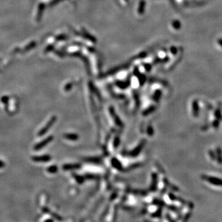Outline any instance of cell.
<instances>
[{"mask_svg": "<svg viewBox=\"0 0 222 222\" xmlns=\"http://www.w3.org/2000/svg\"><path fill=\"white\" fill-rule=\"evenodd\" d=\"M202 178L204 180L208 181L209 183L215 186H222V179L217 178V177L207 176V175H202Z\"/></svg>", "mask_w": 222, "mask_h": 222, "instance_id": "cell-1", "label": "cell"}, {"mask_svg": "<svg viewBox=\"0 0 222 222\" xmlns=\"http://www.w3.org/2000/svg\"><path fill=\"white\" fill-rule=\"evenodd\" d=\"M56 120H57L56 117L52 116V117L51 118V119L49 120L48 121V123L46 124V125L44 127H43V128H42L40 131H39L38 136H41L44 135L45 134H46V133H47V131H48L49 129H50L51 127L52 126L54 125V123L56 122Z\"/></svg>", "mask_w": 222, "mask_h": 222, "instance_id": "cell-2", "label": "cell"}, {"mask_svg": "<svg viewBox=\"0 0 222 222\" xmlns=\"http://www.w3.org/2000/svg\"><path fill=\"white\" fill-rule=\"evenodd\" d=\"M146 140L145 139H142V140L139 142V144L136 147L135 149H134L133 151H131V152L129 153V155L131 157H136L139 155V153L141 152V151H142V148H144L145 145H146Z\"/></svg>", "mask_w": 222, "mask_h": 222, "instance_id": "cell-3", "label": "cell"}, {"mask_svg": "<svg viewBox=\"0 0 222 222\" xmlns=\"http://www.w3.org/2000/svg\"><path fill=\"white\" fill-rule=\"evenodd\" d=\"M53 139V136H49L48 137L46 138V139H43V141H41V142H38V144L35 145L34 146V150L35 151H39V150L41 149L42 148H44L45 146H46V145H48L49 142H51Z\"/></svg>", "mask_w": 222, "mask_h": 222, "instance_id": "cell-4", "label": "cell"}, {"mask_svg": "<svg viewBox=\"0 0 222 222\" xmlns=\"http://www.w3.org/2000/svg\"><path fill=\"white\" fill-rule=\"evenodd\" d=\"M33 161L35 162H46L51 159V157L49 155H43L40 156H34L31 158Z\"/></svg>", "mask_w": 222, "mask_h": 222, "instance_id": "cell-5", "label": "cell"}, {"mask_svg": "<svg viewBox=\"0 0 222 222\" xmlns=\"http://www.w3.org/2000/svg\"><path fill=\"white\" fill-rule=\"evenodd\" d=\"M109 111H110L111 116H112V117L113 118V120H114L115 124H116L117 126H118V127H122L123 126L122 121H121V120L120 119L119 117L117 115L114 109L112 107H110V109H109Z\"/></svg>", "mask_w": 222, "mask_h": 222, "instance_id": "cell-6", "label": "cell"}, {"mask_svg": "<svg viewBox=\"0 0 222 222\" xmlns=\"http://www.w3.org/2000/svg\"><path fill=\"white\" fill-rule=\"evenodd\" d=\"M157 184H158V175L156 173H153L152 174V181L150 189L152 191H156Z\"/></svg>", "mask_w": 222, "mask_h": 222, "instance_id": "cell-7", "label": "cell"}, {"mask_svg": "<svg viewBox=\"0 0 222 222\" xmlns=\"http://www.w3.org/2000/svg\"><path fill=\"white\" fill-rule=\"evenodd\" d=\"M192 110H193V115L194 117H197L199 114V106L197 100L193 101L192 103Z\"/></svg>", "mask_w": 222, "mask_h": 222, "instance_id": "cell-8", "label": "cell"}, {"mask_svg": "<svg viewBox=\"0 0 222 222\" xmlns=\"http://www.w3.org/2000/svg\"><path fill=\"white\" fill-rule=\"evenodd\" d=\"M81 167V165L79 163L75 164H65L62 166V169L64 170H72L79 169Z\"/></svg>", "mask_w": 222, "mask_h": 222, "instance_id": "cell-9", "label": "cell"}, {"mask_svg": "<svg viewBox=\"0 0 222 222\" xmlns=\"http://www.w3.org/2000/svg\"><path fill=\"white\" fill-rule=\"evenodd\" d=\"M111 164L113 167H114L115 169H116L118 170H123V166L121 165V163L117 159H116L115 157H114L112 160H111Z\"/></svg>", "mask_w": 222, "mask_h": 222, "instance_id": "cell-10", "label": "cell"}, {"mask_svg": "<svg viewBox=\"0 0 222 222\" xmlns=\"http://www.w3.org/2000/svg\"><path fill=\"white\" fill-rule=\"evenodd\" d=\"M216 159H217V160L218 161V162L219 164H222V150L221 149V148H217V149H216Z\"/></svg>", "mask_w": 222, "mask_h": 222, "instance_id": "cell-11", "label": "cell"}, {"mask_svg": "<svg viewBox=\"0 0 222 222\" xmlns=\"http://www.w3.org/2000/svg\"><path fill=\"white\" fill-rule=\"evenodd\" d=\"M64 137L66 139L70 141H76L79 139V136L76 134H73V133H67L64 135Z\"/></svg>", "mask_w": 222, "mask_h": 222, "instance_id": "cell-12", "label": "cell"}, {"mask_svg": "<svg viewBox=\"0 0 222 222\" xmlns=\"http://www.w3.org/2000/svg\"><path fill=\"white\" fill-rule=\"evenodd\" d=\"M156 110V107L155 106H151V107H149V108H148V109H146V110L144 111L143 112H142V115H144V116H147V115H149L150 114H151L152 112H154V110Z\"/></svg>", "mask_w": 222, "mask_h": 222, "instance_id": "cell-13", "label": "cell"}, {"mask_svg": "<svg viewBox=\"0 0 222 222\" xmlns=\"http://www.w3.org/2000/svg\"><path fill=\"white\" fill-rule=\"evenodd\" d=\"M58 168L56 165H51L47 169V171L50 173H55L58 172Z\"/></svg>", "mask_w": 222, "mask_h": 222, "instance_id": "cell-14", "label": "cell"}, {"mask_svg": "<svg viewBox=\"0 0 222 222\" xmlns=\"http://www.w3.org/2000/svg\"><path fill=\"white\" fill-rule=\"evenodd\" d=\"M86 162H90L92 163H99L101 161V159L99 157H90V158H87L85 159Z\"/></svg>", "mask_w": 222, "mask_h": 222, "instance_id": "cell-15", "label": "cell"}, {"mask_svg": "<svg viewBox=\"0 0 222 222\" xmlns=\"http://www.w3.org/2000/svg\"><path fill=\"white\" fill-rule=\"evenodd\" d=\"M73 176H74L75 179V180L77 181L78 183H82L84 181V180H85V178H83V177L80 176V175H75V174H74L73 175Z\"/></svg>", "mask_w": 222, "mask_h": 222, "instance_id": "cell-16", "label": "cell"}, {"mask_svg": "<svg viewBox=\"0 0 222 222\" xmlns=\"http://www.w3.org/2000/svg\"><path fill=\"white\" fill-rule=\"evenodd\" d=\"M162 215V209L161 208H159L158 210L154 214H153L152 216V217H154V218H159V217L161 216Z\"/></svg>", "mask_w": 222, "mask_h": 222, "instance_id": "cell-17", "label": "cell"}, {"mask_svg": "<svg viewBox=\"0 0 222 222\" xmlns=\"http://www.w3.org/2000/svg\"><path fill=\"white\" fill-rule=\"evenodd\" d=\"M120 142V138L118 137V136L115 137L114 140V146L115 148H117L118 146H119Z\"/></svg>", "mask_w": 222, "mask_h": 222, "instance_id": "cell-18", "label": "cell"}, {"mask_svg": "<svg viewBox=\"0 0 222 222\" xmlns=\"http://www.w3.org/2000/svg\"><path fill=\"white\" fill-rule=\"evenodd\" d=\"M215 117L217 118V119H218V120L221 119L222 116H221V111H220V110H219V109H217V110H215Z\"/></svg>", "mask_w": 222, "mask_h": 222, "instance_id": "cell-19", "label": "cell"}, {"mask_svg": "<svg viewBox=\"0 0 222 222\" xmlns=\"http://www.w3.org/2000/svg\"><path fill=\"white\" fill-rule=\"evenodd\" d=\"M160 96H161V92H160V91H157L155 93V94H154V99L156 101H158L159 100Z\"/></svg>", "mask_w": 222, "mask_h": 222, "instance_id": "cell-20", "label": "cell"}, {"mask_svg": "<svg viewBox=\"0 0 222 222\" xmlns=\"http://www.w3.org/2000/svg\"><path fill=\"white\" fill-rule=\"evenodd\" d=\"M147 133L148 135L149 136H152L154 135V130H153L152 127L151 126L148 127V130H147Z\"/></svg>", "mask_w": 222, "mask_h": 222, "instance_id": "cell-21", "label": "cell"}, {"mask_svg": "<svg viewBox=\"0 0 222 222\" xmlns=\"http://www.w3.org/2000/svg\"><path fill=\"white\" fill-rule=\"evenodd\" d=\"M86 178H88V179H90V180H94L98 178V176H96V175H92V174H88V175H86Z\"/></svg>", "mask_w": 222, "mask_h": 222, "instance_id": "cell-22", "label": "cell"}, {"mask_svg": "<svg viewBox=\"0 0 222 222\" xmlns=\"http://www.w3.org/2000/svg\"><path fill=\"white\" fill-rule=\"evenodd\" d=\"M208 153H209V156H210V157L211 159L215 160L216 159L215 153L213 151H212V150H210V151H208Z\"/></svg>", "mask_w": 222, "mask_h": 222, "instance_id": "cell-23", "label": "cell"}, {"mask_svg": "<svg viewBox=\"0 0 222 222\" xmlns=\"http://www.w3.org/2000/svg\"><path fill=\"white\" fill-rule=\"evenodd\" d=\"M163 202H162V201H160V200H155L153 203H154V204L159 205V206H160V207H162L163 204H164V203H163Z\"/></svg>", "mask_w": 222, "mask_h": 222, "instance_id": "cell-24", "label": "cell"}, {"mask_svg": "<svg viewBox=\"0 0 222 222\" xmlns=\"http://www.w3.org/2000/svg\"><path fill=\"white\" fill-rule=\"evenodd\" d=\"M219 125H220V121H219L218 119H216L215 120H214V122H213V127H214V128H217L219 127Z\"/></svg>", "mask_w": 222, "mask_h": 222, "instance_id": "cell-25", "label": "cell"}, {"mask_svg": "<svg viewBox=\"0 0 222 222\" xmlns=\"http://www.w3.org/2000/svg\"><path fill=\"white\" fill-rule=\"evenodd\" d=\"M180 22H178V21H176V22H175V23H174V27H175V28H180Z\"/></svg>", "mask_w": 222, "mask_h": 222, "instance_id": "cell-26", "label": "cell"}, {"mask_svg": "<svg viewBox=\"0 0 222 222\" xmlns=\"http://www.w3.org/2000/svg\"><path fill=\"white\" fill-rule=\"evenodd\" d=\"M169 197H170V199L172 201H174L176 199V196H175L173 194H172V193H170V194H169Z\"/></svg>", "mask_w": 222, "mask_h": 222, "instance_id": "cell-27", "label": "cell"}, {"mask_svg": "<svg viewBox=\"0 0 222 222\" xmlns=\"http://www.w3.org/2000/svg\"><path fill=\"white\" fill-rule=\"evenodd\" d=\"M1 101L3 102L4 103H6L7 101H8V97L7 96H4L2 97V99H1Z\"/></svg>", "mask_w": 222, "mask_h": 222, "instance_id": "cell-28", "label": "cell"}, {"mask_svg": "<svg viewBox=\"0 0 222 222\" xmlns=\"http://www.w3.org/2000/svg\"><path fill=\"white\" fill-rule=\"evenodd\" d=\"M190 215H188V214H186V215L185 217H184V221H187V220H188L189 218H190Z\"/></svg>", "mask_w": 222, "mask_h": 222, "instance_id": "cell-29", "label": "cell"}, {"mask_svg": "<svg viewBox=\"0 0 222 222\" xmlns=\"http://www.w3.org/2000/svg\"><path fill=\"white\" fill-rule=\"evenodd\" d=\"M4 166V163L2 161V160H0V169L3 167Z\"/></svg>", "mask_w": 222, "mask_h": 222, "instance_id": "cell-30", "label": "cell"}, {"mask_svg": "<svg viewBox=\"0 0 222 222\" xmlns=\"http://www.w3.org/2000/svg\"><path fill=\"white\" fill-rule=\"evenodd\" d=\"M218 42L219 45H220L221 46H222V39H219Z\"/></svg>", "mask_w": 222, "mask_h": 222, "instance_id": "cell-31", "label": "cell"}]
</instances>
